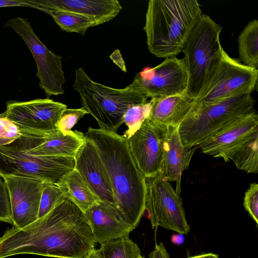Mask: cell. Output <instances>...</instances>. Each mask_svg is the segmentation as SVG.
I'll return each instance as SVG.
<instances>
[{
    "label": "cell",
    "instance_id": "6da1fadb",
    "mask_svg": "<svg viewBox=\"0 0 258 258\" xmlns=\"http://www.w3.org/2000/svg\"><path fill=\"white\" fill-rule=\"evenodd\" d=\"M95 243L84 213L67 196L33 223L8 229L0 237V258L22 254L86 258Z\"/></svg>",
    "mask_w": 258,
    "mask_h": 258
},
{
    "label": "cell",
    "instance_id": "7a4b0ae2",
    "mask_svg": "<svg viewBox=\"0 0 258 258\" xmlns=\"http://www.w3.org/2000/svg\"><path fill=\"white\" fill-rule=\"evenodd\" d=\"M104 164L114 195L115 206L135 229L145 207V178L138 168L127 141L116 132L89 127L85 135Z\"/></svg>",
    "mask_w": 258,
    "mask_h": 258
},
{
    "label": "cell",
    "instance_id": "3957f363",
    "mask_svg": "<svg viewBox=\"0 0 258 258\" xmlns=\"http://www.w3.org/2000/svg\"><path fill=\"white\" fill-rule=\"evenodd\" d=\"M202 14L197 0H150L143 28L149 51L158 57L176 56Z\"/></svg>",
    "mask_w": 258,
    "mask_h": 258
},
{
    "label": "cell",
    "instance_id": "277c9868",
    "mask_svg": "<svg viewBox=\"0 0 258 258\" xmlns=\"http://www.w3.org/2000/svg\"><path fill=\"white\" fill-rule=\"evenodd\" d=\"M73 86L83 107L97 121L99 128L116 132L131 106L145 103L148 98L133 83L122 89L110 87L93 81L83 68L75 71Z\"/></svg>",
    "mask_w": 258,
    "mask_h": 258
},
{
    "label": "cell",
    "instance_id": "5b68a950",
    "mask_svg": "<svg viewBox=\"0 0 258 258\" xmlns=\"http://www.w3.org/2000/svg\"><path fill=\"white\" fill-rule=\"evenodd\" d=\"M222 28L202 14L187 39L182 52L188 76L186 92L195 99L220 60L223 48L220 42Z\"/></svg>",
    "mask_w": 258,
    "mask_h": 258
},
{
    "label": "cell",
    "instance_id": "8992f818",
    "mask_svg": "<svg viewBox=\"0 0 258 258\" xmlns=\"http://www.w3.org/2000/svg\"><path fill=\"white\" fill-rule=\"evenodd\" d=\"M251 94H241L208 104L193 106L178 125L185 147L198 146L206 138L237 116L254 110Z\"/></svg>",
    "mask_w": 258,
    "mask_h": 258
},
{
    "label": "cell",
    "instance_id": "52a82bcc",
    "mask_svg": "<svg viewBox=\"0 0 258 258\" xmlns=\"http://www.w3.org/2000/svg\"><path fill=\"white\" fill-rule=\"evenodd\" d=\"M257 69L244 65L222 50L218 64L208 78L192 105L208 104L256 88Z\"/></svg>",
    "mask_w": 258,
    "mask_h": 258
},
{
    "label": "cell",
    "instance_id": "ba28073f",
    "mask_svg": "<svg viewBox=\"0 0 258 258\" xmlns=\"http://www.w3.org/2000/svg\"><path fill=\"white\" fill-rule=\"evenodd\" d=\"M75 164V157L35 156L9 145L0 146L2 177L14 175L57 184Z\"/></svg>",
    "mask_w": 258,
    "mask_h": 258
},
{
    "label": "cell",
    "instance_id": "9c48e42d",
    "mask_svg": "<svg viewBox=\"0 0 258 258\" xmlns=\"http://www.w3.org/2000/svg\"><path fill=\"white\" fill-rule=\"evenodd\" d=\"M145 182L143 216L150 220L152 228L161 226L179 234H187L190 228L180 195L160 172L154 177L145 178Z\"/></svg>",
    "mask_w": 258,
    "mask_h": 258
},
{
    "label": "cell",
    "instance_id": "30bf717a",
    "mask_svg": "<svg viewBox=\"0 0 258 258\" xmlns=\"http://www.w3.org/2000/svg\"><path fill=\"white\" fill-rule=\"evenodd\" d=\"M5 27L13 29L26 43L36 63L39 86L47 98L63 94L66 82L62 57L49 50L35 34L27 19L16 17L8 21Z\"/></svg>",
    "mask_w": 258,
    "mask_h": 258
},
{
    "label": "cell",
    "instance_id": "8fae6325",
    "mask_svg": "<svg viewBox=\"0 0 258 258\" xmlns=\"http://www.w3.org/2000/svg\"><path fill=\"white\" fill-rule=\"evenodd\" d=\"M66 108L67 105L48 98L9 100L6 102L4 113L21 133L42 134L58 130L57 122Z\"/></svg>",
    "mask_w": 258,
    "mask_h": 258
},
{
    "label": "cell",
    "instance_id": "7c38bea8",
    "mask_svg": "<svg viewBox=\"0 0 258 258\" xmlns=\"http://www.w3.org/2000/svg\"><path fill=\"white\" fill-rule=\"evenodd\" d=\"M188 76L183 58H165L158 66L136 74L133 82L148 98L167 97L186 90Z\"/></svg>",
    "mask_w": 258,
    "mask_h": 258
},
{
    "label": "cell",
    "instance_id": "4fadbf2b",
    "mask_svg": "<svg viewBox=\"0 0 258 258\" xmlns=\"http://www.w3.org/2000/svg\"><path fill=\"white\" fill-rule=\"evenodd\" d=\"M3 178L9 192L13 225L22 228L36 221L44 182L14 175Z\"/></svg>",
    "mask_w": 258,
    "mask_h": 258
},
{
    "label": "cell",
    "instance_id": "5bb4252c",
    "mask_svg": "<svg viewBox=\"0 0 258 258\" xmlns=\"http://www.w3.org/2000/svg\"><path fill=\"white\" fill-rule=\"evenodd\" d=\"M85 139V135L77 130L63 135L57 130L43 134L22 133L8 145L35 156L75 157Z\"/></svg>",
    "mask_w": 258,
    "mask_h": 258
},
{
    "label": "cell",
    "instance_id": "9a60e30c",
    "mask_svg": "<svg viewBox=\"0 0 258 258\" xmlns=\"http://www.w3.org/2000/svg\"><path fill=\"white\" fill-rule=\"evenodd\" d=\"M165 128L153 124L147 118L139 129L127 140L135 163L145 178L154 177L161 172L162 140Z\"/></svg>",
    "mask_w": 258,
    "mask_h": 258
},
{
    "label": "cell",
    "instance_id": "2e32d148",
    "mask_svg": "<svg viewBox=\"0 0 258 258\" xmlns=\"http://www.w3.org/2000/svg\"><path fill=\"white\" fill-rule=\"evenodd\" d=\"M75 160L74 168L100 201L115 206L112 186L104 164L94 146L87 139L75 155Z\"/></svg>",
    "mask_w": 258,
    "mask_h": 258
},
{
    "label": "cell",
    "instance_id": "e0dca14e",
    "mask_svg": "<svg viewBox=\"0 0 258 258\" xmlns=\"http://www.w3.org/2000/svg\"><path fill=\"white\" fill-rule=\"evenodd\" d=\"M258 128V115L253 110L237 116L206 138L198 146L214 157H221Z\"/></svg>",
    "mask_w": 258,
    "mask_h": 258
},
{
    "label": "cell",
    "instance_id": "ac0fdd59",
    "mask_svg": "<svg viewBox=\"0 0 258 258\" xmlns=\"http://www.w3.org/2000/svg\"><path fill=\"white\" fill-rule=\"evenodd\" d=\"M178 125H170L165 128L162 140L160 173L166 180L175 182V191L180 195L182 174L188 168L194 153L198 147L183 146L178 133Z\"/></svg>",
    "mask_w": 258,
    "mask_h": 258
},
{
    "label": "cell",
    "instance_id": "d6986e66",
    "mask_svg": "<svg viewBox=\"0 0 258 258\" xmlns=\"http://www.w3.org/2000/svg\"><path fill=\"white\" fill-rule=\"evenodd\" d=\"M95 243L101 244L128 236L134 229L113 205L101 202L85 213Z\"/></svg>",
    "mask_w": 258,
    "mask_h": 258
},
{
    "label": "cell",
    "instance_id": "ffe728a7",
    "mask_svg": "<svg viewBox=\"0 0 258 258\" xmlns=\"http://www.w3.org/2000/svg\"><path fill=\"white\" fill-rule=\"evenodd\" d=\"M36 9L48 14L62 11L86 16L98 25L114 19L122 8L117 0H31Z\"/></svg>",
    "mask_w": 258,
    "mask_h": 258
},
{
    "label": "cell",
    "instance_id": "44dd1931",
    "mask_svg": "<svg viewBox=\"0 0 258 258\" xmlns=\"http://www.w3.org/2000/svg\"><path fill=\"white\" fill-rule=\"evenodd\" d=\"M194 99L186 91L167 97L151 99L147 118L160 127L179 125L188 113Z\"/></svg>",
    "mask_w": 258,
    "mask_h": 258
},
{
    "label": "cell",
    "instance_id": "7402d4cb",
    "mask_svg": "<svg viewBox=\"0 0 258 258\" xmlns=\"http://www.w3.org/2000/svg\"><path fill=\"white\" fill-rule=\"evenodd\" d=\"M57 184L83 213L101 202L75 168Z\"/></svg>",
    "mask_w": 258,
    "mask_h": 258
},
{
    "label": "cell",
    "instance_id": "603a6c76",
    "mask_svg": "<svg viewBox=\"0 0 258 258\" xmlns=\"http://www.w3.org/2000/svg\"><path fill=\"white\" fill-rule=\"evenodd\" d=\"M221 158L231 160L239 169L247 173L258 172V128L226 152Z\"/></svg>",
    "mask_w": 258,
    "mask_h": 258
},
{
    "label": "cell",
    "instance_id": "cb8c5ba5",
    "mask_svg": "<svg viewBox=\"0 0 258 258\" xmlns=\"http://www.w3.org/2000/svg\"><path fill=\"white\" fill-rule=\"evenodd\" d=\"M239 61L253 69L258 68V20L253 19L238 37Z\"/></svg>",
    "mask_w": 258,
    "mask_h": 258
},
{
    "label": "cell",
    "instance_id": "d4e9b609",
    "mask_svg": "<svg viewBox=\"0 0 258 258\" xmlns=\"http://www.w3.org/2000/svg\"><path fill=\"white\" fill-rule=\"evenodd\" d=\"M55 22L63 31L84 35L88 29L98 25L97 22L90 17L62 11L49 12Z\"/></svg>",
    "mask_w": 258,
    "mask_h": 258
},
{
    "label": "cell",
    "instance_id": "484cf974",
    "mask_svg": "<svg viewBox=\"0 0 258 258\" xmlns=\"http://www.w3.org/2000/svg\"><path fill=\"white\" fill-rule=\"evenodd\" d=\"M104 258H139L141 251L138 245L128 236L101 244Z\"/></svg>",
    "mask_w": 258,
    "mask_h": 258
},
{
    "label": "cell",
    "instance_id": "4316f807",
    "mask_svg": "<svg viewBox=\"0 0 258 258\" xmlns=\"http://www.w3.org/2000/svg\"><path fill=\"white\" fill-rule=\"evenodd\" d=\"M151 106L150 100L145 103L133 105L125 112L123 116V123L127 126L122 136L127 140L141 127L143 122L148 117Z\"/></svg>",
    "mask_w": 258,
    "mask_h": 258
},
{
    "label": "cell",
    "instance_id": "83f0119b",
    "mask_svg": "<svg viewBox=\"0 0 258 258\" xmlns=\"http://www.w3.org/2000/svg\"><path fill=\"white\" fill-rule=\"evenodd\" d=\"M66 197L64 191L57 184L44 182L40 201L38 218L51 211Z\"/></svg>",
    "mask_w": 258,
    "mask_h": 258
},
{
    "label": "cell",
    "instance_id": "f1b7e54d",
    "mask_svg": "<svg viewBox=\"0 0 258 258\" xmlns=\"http://www.w3.org/2000/svg\"><path fill=\"white\" fill-rule=\"evenodd\" d=\"M87 114L88 112L83 107L79 109L66 108L61 112L57 122V129L63 135H66Z\"/></svg>",
    "mask_w": 258,
    "mask_h": 258
},
{
    "label": "cell",
    "instance_id": "f546056e",
    "mask_svg": "<svg viewBox=\"0 0 258 258\" xmlns=\"http://www.w3.org/2000/svg\"><path fill=\"white\" fill-rule=\"evenodd\" d=\"M22 135L18 125L8 118L4 112L0 114V146L14 142Z\"/></svg>",
    "mask_w": 258,
    "mask_h": 258
},
{
    "label": "cell",
    "instance_id": "4dcf8cb0",
    "mask_svg": "<svg viewBox=\"0 0 258 258\" xmlns=\"http://www.w3.org/2000/svg\"><path fill=\"white\" fill-rule=\"evenodd\" d=\"M243 206L249 216L258 225V184L256 182L250 183L245 192Z\"/></svg>",
    "mask_w": 258,
    "mask_h": 258
},
{
    "label": "cell",
    "instance_id": "1f68e13d",
    "mask_svg": "<svg viewBox=\"0 0 258 258\" xmlns=\"http://www.w3.org/2000/svg\"><path fill=\"white\" fill-rule=\"evenodd\" d=\"M0 221L13 224L9 195L6 184L0 178Z\"/></svg>",
    "mask_w": 258,
    "mask_h": 258
},
{
    "label": "cell",
    "instance_id": "d6a6232c",
    "mask_svg": "<svg viewBox=\"0 0 258 258\" xmlns=\"http://www.w3.org/2000/svg\"><path fill=\"white\" fill-rule=\"evenodd\" d=\"M149 258H170L169 253L163 243H156L154 249L150 252Z\"/></svg>",
    "mask_w": 258,
    "mask_h": 258
},
{
    "label": "cell",
    "instance_id": "836d02e7",
    "mask_svg": "<svg viewBox=\"0 0 258 258\" xmlns=\"http://www.w3.org/2000/svg\"><path fill=\"white\" fill-rule=\"evenodd\" d=\"M7 7H27L36 9L29 0H0V8Z\"/></svg>",
    "mask_w": 258,
    "mask_h": 258
},
{
    "label": "cell",
    "instance_id": "e575fe53",
    "mask_svg": "<svg viewBox=\"0 0 258 258\" xmlns=\"http://www.w3.org/2000/svg\"><path fill=\"white\" fill-rule=\"evenodd\" d=\"M110 58L122 71L126 72L124 61L118 49L115 50L110 55Z\"/></svg>",
    "mask_w": 258,
    "mask_h": 258
},
{
    "label": "cell",
    "instance_id": "d590c367",
    "mask_svg": "<svg viewBox=\"0 0 258 258\" xmlns=\"http://www.w3.org/2000/svg\"><path fill=\"white\" fill-rule=\"evenodd\" d=\"M86 258H104V256L100 248H94L89 253Z\"/></svg>",
    "mask_w": 258,
    "mask_h": 258
},
{
    "label": "cell",
    "instance_id": "8d00e7d4",
    "mask_svg": "<svg viewBox=\"0 0 258 258\" xmlns=\"http://www.w3.org/2000/svg\"><path fill=\"white\" fill-rule=\"evenodd\" d=\"M185 258H219V257L217 254L210 252L198 254Z\"/></svg>",
    "mask_w": 258,
    "mask_h": 258
},
{
    "label": "cell",
    "instance_id": "74e56055",
    "mask_svg": "<svg viewBox=\"0 0 258 258\" xmlns=\"http://www.w3.org/2000/svg\"><path fill=\"white\" fill-rule=\"evenodd\" d=\"M183 236L181 234H177L172 235L171 241L173 243L175 244H181L183 241Z\"/></svg>",
    "mask_w": 258,
    "mask_h": 258
},
{
    "label": "cell",
    "instance_id": "f35d334b",
    "mask_svg": "<svg viewBox=\"0 0 258 258\" xmlns=\"http://www.w3.org/2000/svg\"><path fill=\"white\" fill-rule=\"evenodd\" d=\"M139 258H145L141 254L139 256Z\"/></svg>",
    "mask_w": 258,
    "mask_h": 258
}]
</instances>
